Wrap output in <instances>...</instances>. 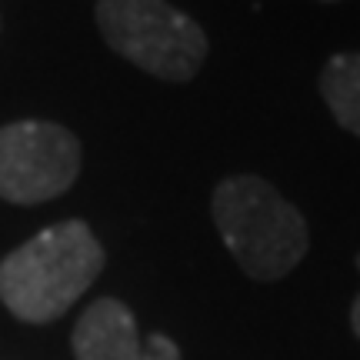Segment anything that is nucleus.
<instances>
[{
    "label": "nucleus",
    "instance_id": "f257e3e1",
    "mask_svg": "<svg viewBox=\"0 0 360 360\" xmlns=\"http://www.w3.org/2000/svg\"><path fill=\"white\" fill-rule=\"evenodd\" d=\"M103 250L84 220L53 224L0 260V300L17 321L51 323L101 277Z\"/></svg>",
    "mask_w": 360,
    "mask_h": 360
},
{
    "label": "nucleus",
    "instance_id": "f03ea898",
    "mask_svg": "<svg viewBox=\"0 0 360 360\" xmlns=\"http://www.w3.org/2000/svg\"><path fill=\"white\" fill-rule=\"evenodd\" d=\"M210 210L231 257L254 281H281L307 257V220L264 177L237 174L220 180Z\"/></svg>",
    "mask_w": 360,
    "mask_h": 360
},
{
    "label": "nucleus",
    "instance_id": "7ed1b4c3",
    "mask_svg": "<svg viewBox=\"0 0 360 360\" xmlns=\"http://www.w3.org/2000/svg\"><path fill=\"white\" fill-rule=\"evenodd\" d=\"M97 27L120 57L170 84L193 80L207 60V37L167 0H101Z\"/></svg>",
    "mask_w": 360,
    "mask_h": 360
},
{
    "label": "nucleus",
    "instance_id": "20e7f679",
    "mask_svg": "<svg viewBox=\"0 0 360 360\" xmlns=\"http://www.w3.org/2000/svg\"><path fill=\"white\" fill-rule=\"evenodd\" d=\"M80 141L53 120H13L0 127V197L44 204L74 187Z\"/></svg>",
    "mask_w": 360,
    "mask_h": 360
},
{
    "label": "nucleus",
    "instance_id": "39448f33",
    "mask_svg": "<svg viewBox=\"0 0 360 360\" xmlns=\"http://www.w3.org/2000/svg\"><path fill=\"white\" fill-rule=\"evenodd\" d=\"M70 344L77 360H143L137 321L114 297H101L80 314Z\"/></svg>",
    "mask_w": 360,
    "mask_h": 360
},
{
    "label": "nucleus",
    "instance_id": "423d86ee",
    "mask_svg": "<svg viewBox=\"0 0 360 360\" xmlns=\"http://www.w3.org/2000/svg\"><path fill=\"white\" fill-rule=\"evenodd\" d=\"M321 97L337 124L360 137V53H337L323 64Z\"/></svg>",
    "mask_w": 360,
    "mask_h": 360
},
{
    "label": "nucleus",
    "instance_id": "0eeeda50",
    "mask_svg": "<svg viewBox=\"0 0 360 360\" xmlns=\"http://www.w3.org/2000/svg\"><path fill=\"white\" fill-rule=\"evenodd\" d=\"M143 360H177V347L170 344L167 337H154L150 354H143Z\"/></svg>",
    "mask_w": 360,
    "mask_h": 360
},
{
    "label": "nucleus",
    "instance_id": "6e6552de",
    "mask_svg": "<svg viewBox=\"0 0 360 360\" xmlns=\"http://www.w3.org/2000/svg\"><path fill=\"white\" fill-rule=\"evenodd\" d=\"M357 270H360V254H357ZM350 327H354V334L360 337V294L354 297V307H350Z\"/></svg>",
    "mask_w": 360,
    "mask_h": 360
},
{
    "label": "nucleus",
    "instance_id": "1a4fd4ad",
    "mask_svg": "<svg viewBox=\"0 0 360 360\" xmlns=\"http://www.w3.org/2000/svg\"><path fill=\"white\" fill-rule=\"evenodd\" d=\"M323 4H337V0H323Z\"/></svg>",
    "mask_w": 360,
    "mask_h": 360
}]
</instances>
